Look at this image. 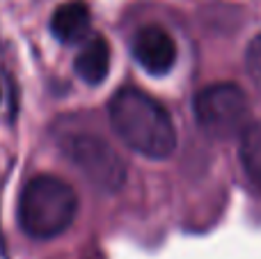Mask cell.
<instances>
[{"mask_svg": "<svg viewBox=\"0 0 261 259\" xmlns=\"http://www.w3.org/2000/svg\"><path fill=\"white\" fill-rule=\"evenodd\" d=\"M108 119L117 138L135 154L151 161L170 159L176 128L167 110L138 87H122L108 103Z\"/></svg>", "mask_w": 261, "mask_h": 259, "instance_id": "obj_1", "label": "cell"}, {"mask_svg": "<svg viewBox=\"0 0 261 259\" xmlns=\"http://www.w3.org/2000/svg\"><path fill=\"white\" fill-rule=\"evenodd\" d=\"M78 195L71 184L55 174H37L18 195L16 220L23 234L35 241H50L73 225Z\"/></svg>", "mask_w": 261, "mask_h": 259, "instance_id": "obj_2", "label": "cell"}, {"mask_svg": "<svg viewBox=\"0 0 261 259\" xmlns=\"http://www.w3.org/2000/svg\"><path fill=\"white\" fill-rule=\"evenodd\" d=\"M62 154L101 193H117L126 182V163L108 140L96 133L78 131L62 140Z\"/></svg>", "mask_w": 261, "mask_h": 259, "instance_id": "obj_3", "label": "cell"}, {"mask_svg": "<svg viewBox=\"0 0 261 259\" xmlns=\"http://www.w3.org/2000/svg\"><path fill=\"white\" fill-rule=\"evenodd\" d=\"M195 119L213 138H234L245 131L250 119V99L236 83H213L195 96Z\"/></svg>", "mask_w": 261, "mask_h": 259, "instance_id": "obj_4", "label": "cell"}, {"mask_svg": "<svg viewBox=\"0 0 261 259\" xmlns=\"http://www.w3.org/2000/svg\"><path fill=\"white\" fill-rule=\"evenodd\" d=\"M130 53L135 62L151 76H163L176 62V41L161 25H144L133 35Z\"/></svg>", "mask_w": 261, "mask_h": 259, "instance_id": "obj_5", "label": "cell"}, {"mask_svg": "<svg viewBox=\"0 0 261 259\" xmlns=\"http://www.w3.org/2000/svg\"><path fill=\"white\" fill-rule=\"evenodd\" d=\"M92 28V14L83 0H69L60 5L50 16V32L62 44H76L85 39Z\"/></svg>", "mask_w": 261, "mask_h": 259, "instance_id": "obj_6", "label": "cell"}, {"mask_svg": "<svg viewBox=\"0 0 261 259\" xmlns=\"http://www.w3.org/2000/svg\"><path fill=\"white\" fill-rule=\"evenodd\" d=\"M78 78L87 85H101L110 71V46L103 37H92L73 62Z\"/></svg>", "mask_w": 261, "mask_h": 259, "instance_id": "obj_7", "label": "cell"}, {"mask_svg": "<svg viewBox=\"0 0 261 259\" xmlns=\"http://www.w3.org/2000/svg\"><path fill=\"white\" fill-rule=\"evenodd\" d=\"M239 156L250 182L261 188V122L248 124L245 131L241 133Z\"/></svg>", "mask_w": 261, "mask_h": 259, "instance_id": "obj_8", "label": "cell"}, {"mask_svg": "<svg viewBox=\"0 0 261 259\" xmlns=\"http://www.w3.org/2000/svg\"><path fill=\"white\" fill-rule=\"evenodd\" d=\"M245 69H248L250 81L261 92V32L257 37H252V41L248 44V50H245Z\"/></svg>", "mask_w": 261, "mask_h": 259, "instance_id": "obj_9", "label": "cell"}, {"mask_svg": "<svg viewBox=\"0 0 261 259\" xmlns=\"http://www.w3.org/2000/svg\"><path fill=\"white\" fill-rule=\"evenodd\" d=\"M0 96H3V92H0Z\"/></svg>", "mask_w": 261, "mask_h": 259, "instance_id": "obj_10", "label": "cell"}]
</instances>
